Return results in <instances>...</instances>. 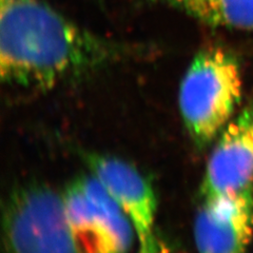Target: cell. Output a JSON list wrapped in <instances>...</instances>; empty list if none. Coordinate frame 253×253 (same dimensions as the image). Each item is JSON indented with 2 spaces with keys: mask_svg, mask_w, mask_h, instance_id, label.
Here are the masks:
<instances>
[{
  "mask_svg": "<svg viewBox=\"0 0 253 253\" xmlns=\"http://www.w3.org/2000/svg\"><path fill=\"white\" fill-rule=\"evenodd\" d=\"M69 226L83 253H129L136 236L132 221L92 174L61 193Z\"/></svg>",
  "mask_w": 253,
  "mask_h": 253,
  "instance_id": "cell-4",
  "label": "cell"
},
{
  "mask_svg": "<svg viewBox=\"0 0 253 253\" xmlns=\"http://www.w3.org/2000/svg\"><path fill=\"white\" fill-rule=\"evenodd\" d=\"M137 253H177L172 245L158 232L138 243Z\"/></svg>",
  "mask_w": 253,
  "mask_h": 253,
  "instance_id": "cell-9",
  "label": "cell"
},
{
  "mask_svg": "<svg viewBox=\"0 0 253 253\" xmlns=\"http://www.w3.org/2000/svg\"><path fill=\"white\" fill-rule=\"evenodd\" d=\"M212 27L253 31V0H160Z\"/></svg>",
  "mask_w": 253,
  "mask_h": 253,
  "instance_id": "cell-8",
  "label": "cell"
},
{
  "mask_svg": "<svg viewBox=\"0 0 253 253\" xmlns=\"http://www.w3.org/2000/svg\"><path fill=\"white\" fill-rule=\"evenodd\" d=\"M253 190V104L221 131L201 188L203 200Z\"/></svg>",
  "mask_w": 253,
  "mask_h": 253,
  "instance_id": "cell-5",
  "label": "cell"
},
{
  "mask_svg": "<svg viewBox=\"0 0 253 253\" xmlns=\"http://www.w3.org/2000/svg\"><path fill=\"white\" fill-rule=\"evenodd\" d=\"M4 253H83L69 226L62 195L39 181L15 187L2 209Z\"/></svg>",
  "mask_w": 253,
  "mask_h": 253,
  "instance_id": "cell-3",
  "label": "cell"
},
{
  "mask_svg": "<svg viewBox=\"0 0 253 253\" xmlns=\"http://www.w3.org/2000/svg\"><path fill=\"white\" fill-rule=\"evenodd\" d=\"M242 88L241 66L233 54L208 47L195 55L179 84L178 107L196 148L208 147L232 121Z\"/></svg>",
  "mask_w": 253,
  "mask_h": 253,
  "instance_id": "cell-2",
  "label": "cell"
},
{
  "mask_svg": "<svg viewBox=\"0 0 253 253\" xmlns=\"http://www.w3.org/2000/svg\"><path fill=\"white\" fill-rule=\"evenodd\" d=\"M134 50L76 25L43 0H0V76L11 86L50 90Z\"/></svg>",
  "mask_w": 253,
  "mask_h": 253,
  "instance_id": "cell-1",
  "label": "cell"
},
{
  "mask_svg": "<svg viewBox=\"0 0 253 253\" xmlns=\"http://www.w3.org/2000/svg\"><path fill=\"white\" fill-rule=\"evenodd\" d=\"M253 236V190L203 200L194 220L199 253H246Z\"/></svg>",
  "mask_w": 253,
  "mask_h": 253,
  "instance_id": "cell-7",
  "label": "cell"
},
{
  "mask_svg": "<svg viewBox=\"0 0 253 253\" xmlns=\"http://www.w3.org/2000/svg\"><path fill=\"white\" fill-rule=\"evenodd\" d=\"M84 161L132 221L137 242L151 236L156 231L157 199L144 174L132 164L108 154L84 153Z\"/></svg>",
  "mask_w": 253,
  "mask_h": 253,
  "instance_id": "cell-6",
  "label": "cell"
}]
</instances>
